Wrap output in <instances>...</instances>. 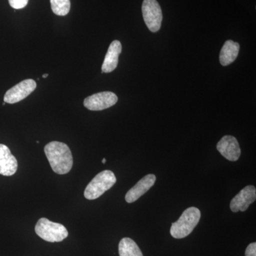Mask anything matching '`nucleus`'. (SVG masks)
I'll use <instances>...</instances> for the list:
<instances>
[{"instance_id": "nucleus-1", "label": "nucleus", "mask_w": 256, "mask_h": 256, "mask_svg": "<svg viewBox=\"0 0 256 256\" xmlns=\"http://www.w3.org/2000/svg\"><path fill=\"white\" fill-rule=\"evenodd\" d=\"M50 168L58 174H66L72 169L74 164L73 156L70 148L65 143L53 141L44 148Z\"/></svg>"}, {"instance_id": "nucleus-2", "label": "nucleus", "mask_w": 256, "mask_h": 256, "mask_svg": "<svg viewBox=\"0 0 256 256\" xmlns=\"http://www.w3.org/2000/svg\"><path fill=\"white\" fill-rule=\"evenodd\" d=\"M201 218V212L196 207H190L183 212L178 222L172 224L170 234L173 238L181 239L193 232Z\"/></svg>"}, {"instance_id": "nucleus-3", "label": "nucleus", "mask_w": 256, "mask_h": 256, "mask_svg": "<svg viewBox=\"0 0 256 256\" xmlns=\"http://www.w3.org/2000/svg\"><path fill=\"white\" fill-rule=\"evenodd\" d=\"M116 176L110 170H104L96 175L88 184L84 196L88 200H94L102 196L116 183Z\"/></svg>"}, {"instance_id": "nucleus-4", "label": "nucleus", "mask_w": 256, "mask_h": 256, "mask_svg": "<svg viewBox=\"0 0 256 256\" xmlns=\"http://www.w3.org/2000/svg\"><path fill=\"white\" fill-rule=\"evenodd\" d=\"M35 232L40 238L48 242H60L66 238L68 232L62 224L50 222L46 218H41L37 222Z\"/></svg>"}, {"instance_id": "nucleus-5", "label": "nucleus", "mask_w": 256, "mask_h": 256, "mask_svg": "<svg viewBox=\"0 0 256 256\" xmlns=\"http://www.w3.org/2000/svg\"><path fill=\"white\" fill-rule=\"evenodd\" d=\"M142 12L146 26L152 32L159 31L162 22V12L156 0H144Z\"/></svg>"}, {"instance_id": "nucleus-6", "label": "nucleus", "mask_w": 256, "mask_h": 256, "mask_svg": "<svg viewBox=\"0 0 256 256\" xmlns=\"http://www.w3.org/2000/svg\"><path fill=\"white\" fill-rule=\"evenodd\" d=\"M118 96L114 92H104L88 96L84 100V105L88 110L100 111L109 108L117 104Z\"/></svg>"}, {"instance_id": "nucleus-7", "label": "nucleus", "mask_w": 256, "mask_h": 256, "mask_svg": "<svg viewBox=\"0 0 256 256\" xmlns=\"http://www.w3.org/2000/svg\"><path fill=\"white\" fill-rule=\"evenodd\" d=\"M36 84L33 79H26L16 84L5 94L4 102L14 104L26 98L36 89Z\"/></svg>"}, {"instance_id": "nucleus-8", "label": "nucleus", "mask_w": 256, "mask_h": 256, "mask_svg": "<svg viewBox=\"0 0 256 256\" xmlns=\"http://www.w3.org/2000/svg\"><path fill=\"white\" fill-rule=\"evenodd\" d=\"M256 200V188L252 185L246 186L230 201V208L234 213L246 212Z\"/></svg>"}, {"instance_id": "nucleus-9", "label": "nucleus", "mask_w": 256, "mask_h": 256, "mask_svg": "<svg viewBox=\"0 0 256 256\" xmlns=\"http://www.w3.org/2000/svg\"><path fill=\"white\" fill-rule=\"evenodd\" d=\"M216 148L220 154L229 161H237L242 154L238 140L232 136H224L217 144Z\"/></svg>"}, {"instance_id": "nucleus-10", "label": "nucleus", "mask_w": 256, "mask_h": 256, "mask_svg": "<svg viewBox=\"0 0 256 256\" xmlns=\"http://www.w3.org/2000/svg\"><path fill=\"white\" fill-rule=\"evenodd\" d=\"M156 182V175L152 174L146 175L127 192L126 195V201L128 203H133L137 201L140 197L144 195L154 186Z\"/></svg>"}, {"instance_id": "nucleus-11", "label": "nucleus", "mask_w": 256, "mask_h": 256, "mask_svg": "<svg viewBox=\"0 0 256 256\" xmlns=\"http://www.w3.org/2000/svg\"><path fill=\"white\" fill-rule=\"evenodd\" d=\"M18 162L8 146L0 144V174L12 176L16 173Z\"/></svg>"}, {"instance_id": "nucleus-12", "label": "nucleus", "mask_w": 256, "mask_h": 256, "mask_svg": "<svg viewBox=\"0 0 256 256\" xmlns=\"http://www.w3.org/2000/svg\"><path fill=\"white\" fill-rule=\"evenodd\" d=\"M122 52L120 42L114 40L110 44L102 66V73H110L117 68L119 56Z\"/></svg>"}, {"instance_id": "nucleus-13", "label": "nucleus", "mask_w": 256, "mask_h": 256, "mask_svg": "<svg viewBox=\"0 0 256 256\" xmlns=\"http://www.w3.org/2000/svg\"><path fill=\"white\" fill-rule=\"evenodd\" d=\"M239 50L240 45L237 42H234L232 40L226 42L220 52V64L224 66H226L233 63L238 57Z\"/></svg>"}, {"instance_id": "nucleus-14", "label": "nucleus", "mask_w": 256, "mask_h": 256, "mask_svg": "<svg viewBox=\"0 0 256 256\" xmlns=\"http://www.w3.org/2000/svg\"><path fill=\"white\" fill-rule=\"evenodd\" d=\"M118 252L120 256H143L137 244L130 238L121 239L119 242Z\"/></svg>"}, {"instance_id": "nucleus-15", "label": "nucleus", "mask_w": 256, "mask_h": 256, "mask_svg": "<svg viewBox=\"0 0 256 256\" xmlns=\"http://www.w3.org/2000/svg\"><path fill=\"white\" fill-rule=\"evenodd\" d=\"M52 10L55 14L66 16L70 9V0H50Z\"/></svg>"}, {"instance_id": "nucleus-16", "label": "nucleus", "mask_w": 256, "mask_h": 256, "mask_svg": "<svg viewBox=\"0 0 256 256\" xmlns=\"http://www.w3.org/2000/svg\"><path fill=\"white\" fill-rule=\"evenodd\" d=\"M28 0H9L10 6L15 10L24 8L28 4Z\"/></svg>"}, {"instance_id": "nucleus-17", "label": "nucleus", "mask_w": 256, "mask_h": 256, "mask_svg": "<svg viewBox=\"0 0 256 256\" xmlns=\"http://www.w3.org/2000/svg\"><path fill=\"white\" fill-rule=\"evenodd\" d=\"M245 256H256V244L255 242L249 244L246 250Z\"/></svg>"}, {"instance_id": "nucleus-18", "label": "nucleus", "mask_w": 256, "mask_h": 256, "mask_svg": "<svg viewBox=\"0 0 256 256\" xmlns=\"http://www.w3.org/2000/svg\"><path fill=\"white\" fill-rule=\"evenodd\" d=\"M48 74H44V75L42 76V77H43L44 78H46V77H48Z\"/></svg>"}, {"instance_id": "nucleus-19", "label": "nucleus", "mask_w": 256, "mask_h": 256, "mask_svg": "<svg viewBox=\"0 0 256 256\" xmlns=\"http://www.w3.org/2000/svg\"><path fill=\"white\" fill-rule=\"evenodd\" d=\"M106 162V160L105 159V158H104V159H102V164H105Z\"/></svg>"}, {"instance_id": "nucleus-20", "label": "nucleus", "mask_w": 256, "mask_h": 256, "mask_svg": "<svg viewBox=\"0 0 256 256\" xmlns=\"http://www.w3.org/2000/svg\"><path fill=\"white\" fill-rule=\"evenodd\" d=\"M5 104H6V102H3L2 105H3V106H4V105H5Z\"/></svg>"}]
</instances>
